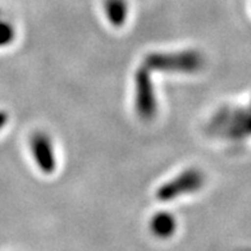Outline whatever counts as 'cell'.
<instances>
[{
    "label": "cell",
    "mask_w": 251,
    "mask_h": 251,
    "mask_svg": "<svg viewBox=\"0 0 251 251\" xmlns=\"http://www.w3.org/2000/svg\"><path fill=\"white\" fill-rule=\"evenodd\" d=\"M208 129L228 141H245L251 137V101L248 106H222L209 121Z\"/></svg>",
    "instance_id": "6da1fadb"
},
{
    "label": "cell",
    "mask_w": 251,
    "mask_h": 251,
    "mask_svg": "<svg viewBox=\"0 0 251 251\" xmlns=\"http://www.w3.org/2000/svg\"><path fill=\"white\" fill-rule=\"evenodd\" d=\"M144 66L151 72L194 75L204 68L205 56L196 49L177 51H152L144 58Z\"/></svg>",
    "instance_id": "7a4b0ae2"
},
{
    "label": "cell",
    "mask_w": 251,
    "mask_h": 251,
    "mask_svg": "<svg viewBox=\"0 0 251 251\" xmlns=\"http://www.w3.org/2000/svg\"><path fill=\"white\" fill-rule=\"evenodd\" d=\"M206 177L201 169L187 168L176 175L156 188L155 196L159 201L169 202L182 196L192 195L200 191L205 185Z\"/></svg>",
    "instance_id": "3957f363"
},
{
    "label": "cell",
    "mask_w": 251,
    "mask_h": 251,
    "mask_svg": "<svg viewBox=\"0 0 251 251\" xmlns=\"http://www.w3.org/2000/svg\"><path fill=\"white\" fill-rule=\"evenodd\" d=\"M151 73V71L144 64L139 67L135 73V112L142 121L146 122L152 121L158 114V98Z\"/></svg>",
    "instance_id": "277c9868"
},
{
    "label": "cell",
    "mask_w": 251,
    "mask_h": 251,
    "mask_svg": "<svg viewBox=\"0 0 251 251\" xmlns=\"http://www.w3.org/2000/svg\"><path fill=\"white\" fill-rule=\"evenodd\" d=\"M30 149L37 168L44 175H53L56 169V155L50 135L44 131H36L31 136Z\"/></svg>",
    "instance_id": "5b68a950"
},
{
    "label": "cell",
    "mask_w": 251,
    "mask_h": 251,
    "mask_svg": "<svg viewBox=\"0 0 251 251\" xmlns=\"http://www.w3.org/2000/svg\"><path fill=\"white\" fill-rule=\"evenodd\" d=\"M150 231L155 237L167 240L177 231V219L169 212H158L150 219Z\"/></svg>",
    "instance_id": "8992f818"
},
{
    "label": "cell",
    "mask_w": 251,
    "mask_h": 251,
    "mask_svg": "<svg viewBox=\"0 0 251 251\" xmlns=\"http://www.w3.org/2000/svg\"><path fill=\"white\" fill-rule=\"evenodd\" d=\"M128 12L127 0H104V13L112 26L122 27L128 18Z\"/></svg>",
    "instance_id": "52a82bcc"
},
{
    "label": "cell",
    "mask_w": 251,
    "mask_h": 251,
    "mask_svg": "<svg viewBox=\"0 0 251 251\" xmlns=\"http://www.w3.org/2000/svg\"><path fill=\"white\" fill-rule=\"evenodd\" d=\"M16 39V28L9 21L0 18V48L8 47Z\"/></svg>",
    "instance_id": "ba28073f"
},
{
    "label": "cell",
    "mask_w": 251,
    "mask_h": 251,
    "mask_svg": "<svg viewBox=\"0 0 251 251\" xmlns=\"http://www.w3.org/2000/svg\"><path fill=\"white\" fill-rule=\"evenodd\" d=\"M9 122V114L5 110H0V131Z\"/></svg>",
    "instance_id": "9c48e42d"
},
{
    "label": "cell",
    "mask_w": 251,
    "mask_h": 251,
    "mask_svg": "<svg viewBox=\"0 0 251 251\" xmlns=\"http://www.w3.org/2000/svg\"><path fill=\"white\" fill-rule=\"evenodd\" d=\"M0 18H1V12H0Z\"/></svg>",
    "instance_id": "30bf717a"
}]
</instances>
